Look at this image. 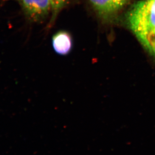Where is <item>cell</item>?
<instances>
[{"instance_id": "1", "label": "cell", "mask_w": 155, "mask_h": 155, "mask_svg": "<svg viewBox=\"0 0 155 155\" xmlns=\"http://www.w3.org/2000/svg\"><path fill=\"white\" fill-rule=\"evenodd\" d=\"M127 22L136 36L155 28V0H140L127 15Z\"/></svg>"}, {"instance_id": "2", "label": "cell", "mask_w": 155, "mask_h": 155, "mask_svg": "<svg viewBox=\"0 0 155 155\" xmlns=\"http://www.w3.org/2000/svg\"><path fill=\"white\" fill-rule=\"evenodd\" d=\"M19 5L24 17L28 22L40 23L51 13L50 0H13Z\"/></svg>"}, {"instance_id": "3", "label": "cell", "mask_w": 155, "mask_h": 155, "mask_svg": "<svg viewBox=\"0 0 155 155\" xmlns=\"http://www.w3.org/2000/svg\"><path fill=\"white\" fill-rule=\"evenodd\" d=\"M98 13L103 18H107L119 12L130 0H89Z\"/></svg>"}, {"instance_id": "4", "label": "cell", "mask_w": 155, "mask_h": 155, "mask_svg": "<svg viewBox=\"0 0 155 155\" xmlns=\"http://www.w3.org/2000/svg\"><path fill=\"white\" fill-rule=\"evenodd\" d=\"M52 45L56 53L60 55H66L72 49V38L67 32H58L52 37Z\"/></svg>"}, {"instance_id": "5", "label": "cell", "mask_w": 155, "mask_h": 155, "mask_svg": "<svg viewBox=\"0 0 155 155\" xmlns=\"http://www.w3.org/2000/svg\"><path fill=\"white\" fill-rule=\"evenodd\" d=\"M146 49L155 56V28L137 36Z\"/></svg>"}, {"instance_id": "6", "label": "cell", "mask_w": 155, "mask_h": 155, "mask_svg": "<svg viewBox=\"0 0 155 155\" xmlns=\"http://www.w3.org/2000/svg\"><path fill=\"white\" fill-rule=\"evenodd\" d=\"M51 6V18L48 24V27H51L54 23L57 15H58L60 11L66 5L69 0H50Z\"/></svg>"}]
</instances>
